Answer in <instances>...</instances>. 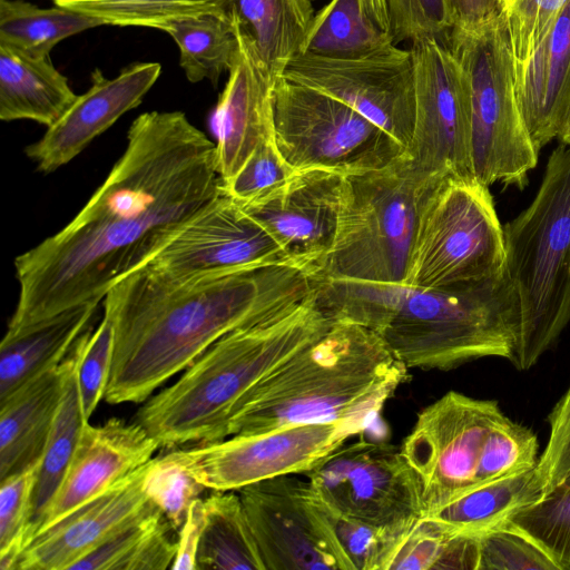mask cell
Here are the masks:
<instances>
[{"label": "cell", "mask_w": 570, "mask_h": 570, "mask_svg": "<svg viewBox=\"0 0 570 570\" xmlns=\"http://www.w3.org/2000/svg\"><path fill=\"white\" fill-rule=\"evenodd\" d=\"M148 464L37 533L22 550L14 570H70L122 528L157 509L144 489Z\"/></svg>", "instance_id": "19"}, {"label": "cell", "mask_w": 570, "mask_h": 570, "mask_svg": "<svg viewBox=\"0 0 570 570\" xmlns=\"http://www.w3.org/2000/svg\"><path fill=\"white\" fill-rule=\"evenodd\" d=\"M449 47L469 81V151L471 175L523 188L538 163L521 115L514 86V60L502 11L469 31H452Z\"/></svg>", "instance_id": "8"}, {"label": "cell", "mask_w": 570, "mask_h": 570, "mask_svg": "<svg viewBox=\"0 0 570 570\" xmlns=\"http://www.w3.org/2000/svg\"><path fill=\"white\" fill-rule=\"evenodd\" d=\"M237 49L216 111V157L220 180L232 178L255 148L274 137V77L238 19L229 12Z\"/></svg>", "instance_id": "21"}, {"label": "cell", "mask_w": 570, "mask_h": 570, "mask_svg": "<svg viewBox=\"0 0 570 570\" xmlns=\"http://www.w3.org/2000/svg\"><path fill=\"white\" fill-rule=\"evenodd\" d=\"M159 448L158 441L136 421L112 417L100 425L85 423L66 474L35 535L146 464Z\"/></svg>", "instance_id": "22"}, {"label": "cell", "mask_w": 570, "mask_h": 570, "mask_svg": "<svg viewBox=\"0 0 570 570\" xmlns=\"http://www.w3.org/2000/svg\"><path fill=\"white\" fill-rule=\"evenodd\" d=\"M550 433L535 465L543 497L570 475V385L548 415Z\"/></svg>", "instance_id": "47"}, {"label": "cell", "mask_w": 570, "mask_h": 570, "mask_svg": "<svg viewBox=\"0 0 570 570\" xmlns=\"http://www.w3.org/2000/svg\"><path fill=\"white\" fill-rule=\"evenodd\" d=\"M410 51L414 125L404 156L429 176L472 178L466 73L448 43L428 39L412 43Z\"/></svg>", "instance_id": "14"}, {"label": "cell", "mask_w": 570, "mask_h": 570, "mask_svg": "<svg viewBox=\"0 0 570 570\" xmlns=\"http://www.w3.org/2000/svg\"><path fill=\"white\" fill-rule=\"evenodd\" d=\"M236 492L266 570H351L308 481L281 475Z\"/></svg>", "instance_id": "16"}, {"label": "cell", "mask_w": 570, "mask_h": 570, "mask_svg": "<svg viewBox=\"0 0 570 570\" xmlns=\"http://www.w3.org/2000/svg\"><path fill=\"white\" fill-rule=\"evenodd\" d=\"M311 1H314V0H311Z\"/></svg>", "instance_id": "52"}, {"label": "cell", "mask_w": 570, "mask_h": 570, "mask_svg": "<svg viewBox=\"0 0 570 570\" xmlns=\"http://www.w3.org/2000/svg\"><path fill=\"white\" fill-rule=\"evenodd\" d=\"M204 504L197 570H266L238 492L213 491Z\"/></svg>", "instance_id": "29"}, {"label": "cell", "mask_w": 570, "mask_h": 570, "mask_svg": "<svg viewBox=\"0 0 570 570\" xmlns=\"http://www.w3.org/2000/svg\"><path fill=\"white\" fill-rule=\"evenodd\" d=\"M365 13L382 29L389 32V19L384 0H361Z\"/></svg>", "instance_id": "50"}, {"label": "cell", "mask_w": 570, "mask_h": 570, "mask_svg": "<svg viewBox=\"0 0 570 570\" xmlns=\"http://www.w3.org/2000/svg\"><path fill=\"white\" fill-rule=\"evenodd\" d=\"M392 43L390 32L365 13L361 0H331L314 14L301 53L348 58Z\"/></svg>", "instance_id": "33"}, {"label": "cell", "mask_w": 570, "mask_h": 570, "mask_svg": "<svg viewBox=\"0 0 570 570\" xmlns=\"http://www.w3.org/2000/svg\"><path fill=\"white\" fill-rule=\"evenodd\" d=\"M504 261V229L489 187L472 178H438L420 207L403 284L471 285L503 274Z\"/></svg>", "instance_id": "9"}, {"label": "cell", "mask_w": 570, "mask_h": 570, "mask_svg": "<svg viewBox=\"0 0 570 570\" xmlns=\"http://www.w3.org/2000/svg\"><path fill=\"white\" fill-rule=\"evenodd\" d=\"M568 0H500L514 65L524 62L549 32Z\"/></svg>", "instance_id": "44"}, {"label": "cell", "mask_w": 570, "mask_h": 570, "mask_svg": "<svg viewBox=\"0 0 570 570\" xmlns=\"http://www.w3.org/2000/svg\"><path fill=\"white\" fill-rule=\"evenodd\" d=\"M409 370L375 331L335 322L247 393L229 420L228 436L295 424L350 422L365 429Z\"/></svg>", "instance_id": "4"}, {"label": "cell", "mask_w": 570, "mask_h": 570, "mask_svg": "<svg viewBox=\"0 0 570 570\" xmlns=\"http://www.w3.org/2000/svg\"><path fill=\"white\" fill-rule=\"evenodd\" d=\"M451 537L421 517L394 549L385 570L441 569Z\"/></svg>", "instance_id": "46"}, {"label": "cell", "mask_w": 570, "mask_h": 570, "mask_svg": "<svg viewBox=\"0 0 570 570\" xmlns=\"http://www.w3.org/2000/svg\"><path fill=\"white\" fill-rule=\"evenodd\" d=\"M179 49V66L188 81L204 79L217 86L220 76L228 72L237 49V36L230 14H204L166 24Z\"/></svg>", "instance_id": "34"}, {"label": "cell", "mask_w": 570, "mask_h": 570, "mask_svg": "<svg viewBox=\"0 0 570 570\" xmlns=\"http://www.w3.org/2000/svg\"><path fill=\"white\" fill-rule=\"evenodd\" d=\"M218 193L216 144L181 111L139 115L80 212L14 259L19 296L6 333L104 301Z\"/></svg>", "instance_id": "1"}, {"label": "cell", "mask_w": 570, "mask_h": 570, "mask_svg": "<svg viewBox=\"0 0 570 570\" xmlns=\"http://www.w3.org/2000/svg\"><path fill=\"white\" fill-rule=\"evenodd\" d=\"M312 289L296 264L194 275L138 267L102 301L114 331L105 400L144 403L222 336L287 312Z\"/></svg>", "instance_id": "2"}, {"label": "cell", "mask_w": 570, "mask_h": 570, "mask_svg": "<svg viewBox=\"0 0 570 570\" xmlns=\"http://www.w3.org/2000/svg\"><path fill=\"white\" fill-rule=\"evenodd\" d=\"M438 178L404 155L383 168L344 175L335 239L312 277L403 284L420 207Z\"/></svg>", "instance_id": "7"}, {"label": "cell", "mask_w": 570, "mask_h": 570, "mask_svg": "<svg viewBox=\"0 0 570 570\" xmlns=\"http://www.w3.org/2000/svg\"><path fill=\"white\" fill-rule=\"evenodd\" d=\"M334 323L312 289L287 312L214 342L175 383L142 403L136 422L160 448L224 440L247 393Z\"/></svg>", "instance_id": "5"}, {"label": "cell", "mask_w": 570, "mask_h": 570, "mask_svg": "<svg viewBox=\"0 0 570 570\" xmlns=\"http://www.w3.org/2000/svg\"><path fill=\"white\" fill-rule=\"evenodd\" d=\"M89 330L82 334L77 343L75 361L67 375L58 412L41 456L32 498L27 543L35 535L46 510L55 497L75 452L81 429L87 423L82 416L79 399L77 365L83 338Z\"/></svg>", "instance_id": "31"}, {"label": "cell", "mask_w": 570, "mask_h": 570, "mask_svg": "<svg viewBox=\"0 0 570 570\" xmlns=\"http://www.w3.org/2000/svg\"><path fill=\"white\" fill-rule=\"evenodd\" d=\"M233 0H52L53 4L94 17L104 24L147 27L204 14H228Z\"/></svg>", "instance_id": "35"}, {"label": "cell", "mask_w": 570, "mask_h": 570, "mask_svg": "<svg viewBox=\"0 0 570 570\" xmlns=\"http://www.w3.org/2000/svg\"><path fill=\"white\" fill-rule=\"evenodd\" d=\"M343 177L322 168L296 171L279 191L239 206L312 275L335 239Z\"/></svg>", "instance_id": "18"}, {"label": "cell", "mask_w": 570, "mask_h": 570, "mask_svg": "<svg viewBox=\"0 0 570 570\" xmlns=\"http://www.w3.org/2000/svg\"><path fill=\"white\" fill-rule=\"evenodd\" d=\"M273 116L275 145L296 171L350 175L404 155L399 141L348 105L283 76L275 80Z\"/></svg>", "instance_id": "10"}, {"label": "cell", "mask_w": 570, "mask_h": 570, "mask_svg": "<svg viewBox=\"0 0 570 570\" xmlns=\"http://www.w3.org/2000/svg\"><path fill=\"white\" fill-rule=\"evenodd\" d=\"M478 542L476 570H559L540 548L508 527L478 537Z\"/></svg>", "instance_id": "45"}, {"label": "cell", "mask_w": 570, "mask_h": 570, "mask_svg": "<svg viewBox=\"0 0 570 570\" xmlns=\"http://www.w3.org/2000/svg\"><path fill=\"white\" fill-rule=\"evenodd\" d=\"M76 346L59 365L0 400V481L41 459L75 361Z\"/></svg>", "instance_id": "24"}, {"label": "cell", "mask_w": 570, "mask_h": 570, "mask_svg": "<svg viewBox=\"0 0 570 570\" xmlns=\"http://www.w3.org/2000/svg\"><path fill=\"white\" fill-rule=\"evenodd\" d=\"M314 498L351 570H385L397 543L412 528L402 531L380 528L338 512L315 491Z\"/></svg>", "instance_id": "37"}, {"label": "cell", "mask_w": 570, "mask_h": 570, "mask_svg": "<svg viewBox=\"0 0 570 570\" xmlns=\"http://www.w3.org/2000/svg\"><path fill=\"white\" fill-rule=\"evenodd\" d=\"M40 461L0 481L1 570H14L27 544Z\"/></svg>", "instance_id": "38"}, {"label": "cell", "mask_w": 570, "mask_h": 570, "mask_svg": "<svg viewBox=\"0 0 570 570\" xmlns=\"http://www.w3.org/2000/svg\"><path fill=\"white\" fill-rule=\"evenodd\" d=\"M454 27L452 31H469L501 12L500 0H450Z\"/></svg>", "instance_id": "49"}, {"label": "cell", "mask_w": 570, "mask_h": 570, "mask_svg": "<svg viewBox=\"0 0 570 570\" xmlns=\"http://www.w3.org/2000/svg\"><path fill=\"white\" fill-rule=\"evenodd\" d=\"M514 317L510 358L531 368L570 321V146L550 155L531 204L503 227Z\"/></svg>", "instance_id": "6"}, {"label": "cell", "mask_w": 570, "mask_h": 570, "mask_svg": "<svg viewBox=\"0 0 570 570\" xmlns=\"http://www.w3.org/2000/svg\"><path fill=\"white\" fill-rule=\"evenodd\" d=\"M105 26L60 6L40 8L24 0H0V43L35 57H49L63 39Z\"/></svg>", "instance_id": "32"}, {"label": "cell", "mask_w": 570, "mask_h": 570, "mask_svg": "<svg viewBox=\"0 0 570 570\" xmlns=\"http://www.w3.org/2000/svg\"><path fill=\"white\" fill-rule=\"evenodd\" d=\"M394 45L428 39L448 43L454 27L450 0H384Z\"/></svg>", "instance_id": "42"}, {"label": "cell", "mask_w": 570, "mask_h": 570, "mask_svg": "<svg viewBox=\"0 0 570 570\" xmlns=\"http://www.w3.org/2000/svg\"><path fill=\"white\" fill-rule=\"evenodd\" d=\"M274 77L301 53L314 18L311 0H233L229 9Z\"/></svg>", "instance_id": "28"}, {"label": "cell", "mask_w": 570, "mask_h": 570, "mask_svg": "<svg viewBox=\"0 0 570 570\" xmlns=\"http://www.w3.org/2000/svg\"><path fill=\"white\" fill-rule=\"evenodd\" d=\"M78 95L49 57L0 43V119L32 120L50 127Z\"/></svg>", "instance_id": "26"}, {"label": "cell", "mask_w": 570, "mask_h": 570, "mask_svg": "<svg viewBox=\"0 0 570 570\" xmlns=\"http://www.w3.org/2000/svg\"><path fill=\"white\" fill-rule=\"evenodd\" d=\"M269 264L295 263L219 187L217 196L181 224L141 266L170 275H194Z\"/></svg>", "instance_id": "17"}, {"label": "cell", "mask_w": 570, "mask_h": 570, "mask_svg": "<svg viewBox=\"0 0 570 570\" xmlns=\"http://www.w3.org/2000/svg\"><path fill=\"white\" fill-rule=\"evenodd\" d=\"M204 522V500L197 498L191 502L186 519L177 532V550L170 569L197 570L196 558Z\"/></svg>", "instance_id": "48"}, {"label": "cell", "mask_w": 570, "mask_h": 570, "mask_svg": "<svg viewBox=\"0 0 570 570\" xmlns=\"http://www.w3.org/2000/svg\"><path fill=\"white\" fill-rule=\"evenodd\" d=\"M295 174L296 170L278 151L273 137L262 141L232 178L219 179V187L243 206L279 191Z\"/></svg>", "instance_id": "41"}, {"label": "cell", "mask_w": 570, "mask_h": 570, "mask_svg": "<svg viewBox=\"0 0 570 570\" xmlns=\"http://www.w3.org/2000/svg\"><path fill=\"white\" fill-rule=\"evenodd\" d=\"M330 507L370 524L407 530L424 514L420 480L400 448L360 439L306 472Z\"/></svg>", "instance_id": "13"}, {"label": "cell", "mask_w": 570, "mask_h": 570, "mask_svg": "<svg viewBox=\"0 0 570 570\" xmlns=\"http://www.w3.org/2000/svg\"><path fill=\"white\" fill-rule=\"evenodd\" d=\"M558 139L566 145L570 146V105L561 128V131L558 136Z\"/></svg>", "instance_id": "51"}, {"label": "cell", "mask_w": 570, "mask_h": 570, "mask_svg": "<svg viewBox=\"0 0 570 570\" xmlns=\"http://www.w3.org/2000/svg\"><path fill=\"white\" fill-rule=\"evenodd\" d=\"M176 530L159 509L132 521L70 570H165L177 550Z\"/></svg>", "instance_id": "30"}, {"label": "cell", "mask_w": 570, "mask_h": 570, "mask_svg": "<svg viewBox=\"0 0 570 570\" xmlns=\"http://www.w3.org/2000/svg\"><path fill=\"white\" fill-rule=\"evenodd\" d=\"M538 450V438L531 429L502 417L485 439L476 473L478 487L534 468Z\"/></svg>", "instance_id": "39"}, {"label": "cell", "mask_w": 570, "mask_h": 570, "mask_svg": "<svg viewBox=\"0 0 570 570\" xmlns=\"http://www.w3.org/2000/svg\"><path fill=\"white\" fill-rule=\"evenodd\" d=\"M332 306L342 321L379 333L407 368L451 370L483 357L510 360L514 317L503 274L449 288L335 281Z\"/></svg>", "instance_id": "3"}, {"label": "cell", "mask_w": 570, "mask_h": 570, "mask_svg": "<svg viewBox=\"0 0 570 570\" xmlns=\"http://www.w3.org/2000/svg\"><path fill=\"white\" fill-rule=\"evenodd\" d=\"M149 501L178 532L191 502L207 490L186 469L177 449L149 461L144 480Z\"/></svg>", "instance_id": "40"}, {"label": "cell", "mask_w": 570, "mask_h": 570, "mask_svg": "<svg viewBox=\"0 0 570 570\" xmlns=\"http://www.w3.org/2000/svg\"><path fill=\"white\" fill-rule=\"evenodd\" d=\"M521 115L538 151L558 138L570 105V0L532 55L514 65Z\"/></svg>", "instance_id": "23"}, {"label": "cell", "mask_w": 570, "mask_h": 570, "mask_svg": "<svg viewBox=\"0 0 570 570\" xmlns=\"http://www.w3.org/2000/svg\"><path fill=\"white\" fill-rule=\"evenodd\" d=\"M542 498L534 466L484 483L423 518L450 537L478 538L505 527L513 515Z\"/></svg>", "instance_id": "27"}, {"label": "cell", "mask_w": 570, "mask_h": 570, "mask_svg": "<svg viewBox=\"0 0 570 570\" xmlns=\"http://www.w3.org/2000/svg\"><path fill=\"white\" fill-rule=\"evenodd\" d=\"M283 77L327 94L399 141L404 151L414 125V78L410 49L392 43L374 52L332 58L294 57Z\"/></svg>", "instance_id": "15"}, {"label": "cell", "mask_w": 570, "mask_h": 570, "mask_svg": "<svg viewBox=\"0 0 570 570\" xmlns=\"http://www.w3.org/2000/svg\"><path fill=\"white\" fill-rule=\"evenodd\" d=\"M99 303H85L18 332L6 333L0 344V400L59 365L92 326Z\"/></svg>", "instance_id": "25"}, {"label": "cell", "mask_w": 570, "mask_h": 570, "mask_svg": "<svg viewBox=\"0 0 570 570\" xmlns=\"http://www.w3.org/2000/svg\"><path fill=\"white\" fill-rule=\"evenodd\" d=\"M114 331L110 320L104 315L98 327L90 328L82 342L77 365V384L82 416L86 422L105 399L111 367Z\"/></svg>", "instance_id": "43"}, {"label": "cell", "mask_w": 570, "mask_h": 570, "mask_svg": "<svg viewBox=\"0 0 570 570\" xmlns=\"http://www.w3.org/2000/svg\"><path fill=\"white\" fill-rule=\"evenodd\" d=\"M160 73L158 62L131 63L114 78L95 69L89 89L47 127L38 141L27 146L26 155L43 174L68 164L124 114L139 106Z\"/></svg>", "instance_id": "20"}, {"label": "cell", "mask_w": 570, "mask_h": 570, "mask_svg": "<svg viewBox=\"0 0 570 570\" xmlns=\"http://www.w3.org/2000/svg\"><path fill=\"white\" fill-rule=\"evenodd\" d=\"M364 429L355 423L295 424L177 449L189 473L213 491L313 470Z\"/></svg>", "instance_id": "12"}, {"label": "cell", "mask_w": 570, "mask_h": 570, "mask_svg": "<svg viewBox=\"0 0 570 570\" xmlns=\"http://www.w3.org/2000/svg\"><path fill=\"white\" fill-rule=\"evenodd\" d=\"M505 527L533 542L559 570H570V475L540 501L513 515Z\"/></svg>", "instance_id": "36"}, {"label": "cell", "mask_w": 570, "mask_h": 570, "mask_svg": "<svg viewBox=\"0 0 570 570\" xmlns=\"http://www.w3.org/2000/svg\"><path fill=\"white\" fill-rule=\"evenodd\" d=\"M504 416L497 401L454 391L419 413L400 450L420 480L424 514L478 488L485 439Z\"/></svg>", "instance_id": "11"}]
</instances>
